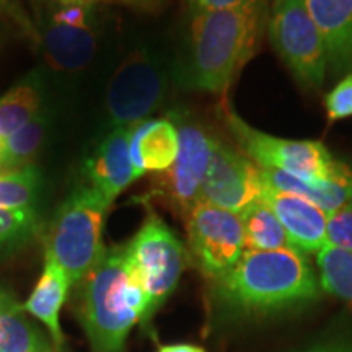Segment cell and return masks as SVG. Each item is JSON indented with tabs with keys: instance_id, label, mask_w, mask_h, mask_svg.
Returning <instances> with one entry per match:
<instances>
[{
	"instance_id": "2e32d148",
	"label": "cell",
	"mask_w": 352,
	"mask_h": 352,
	"mask_svg": "<svg viewBox=\"0 0 352 352\" xmlns=\"http://www.w3.org/2000/svg\"><path fill=\"white\" fill-rule=\"evenodd\" d=\"M334 72L352 70V0H303Z\"/></svg>"
},
{
	"instance_id": "7402d4cb",
	"label": "cell",
	"mask_w": 352,
	"mask_h": 352,
	"mask_svg": "<svg viewBox=\"0 0 352 352\" xmlns=\"http://www.w3.org/2000/svg\"><path fill=\"white\" fill-rule=\"evenodd\" d=\"M316 264L321 289L352 307V252L324 246L316 253Z\"/></svg>"
},
{
	"instance_id": "ffe728a7",
	"label": "cell",
	"mask_w": 352,
	"mask_h": 352,
	"mask_svg": "<svg viewBox=\"0 0 352 352\" xmlns=\"http://www.w3.org/2000/svg\"><path fill=\"white\" fill-rule=\"evenodd\" d=\"M245 235V250L274 252L292 248L283 223L263 197L253 201L239 214Z\"/></svg>"
},
{
	"instance_id": "836d02e7",
	"label": "cell",
	"mask_w": 352,
	"mask_h": 352,
	"mask_svg": "<svg viewBox=\"0 0 352 352\" xmlns=\"http://www.w3.org/2000/svg\"><path fill=\"white\" fill-rule=\"evenodd\" d=\"M63 6H70V3H94V0H59Z\"/></svg>"
},
{
	"instance_id": "7c38bea8",
	"label": "cell",
	"mask_w": 352,
	"mask_h": 352,
	"mask_svg": "<svg viewBox=\"0 0 352 352\" xmlns=\"http://www.w3.org/2000/svg\"><path fill=\"white\" fill-rule=\"evenodd\" d=\"M94 21V3H60L41 34L43 51L52 67L74 72L90 63L96 47Z\"/></svg>"
},
{
	"instance_id": "3957f363",
	"label": "cell",
	"mask_w": 352,
	"mask_h": 352,
	"mask_svg": "<svg viewBox=\"0 0 352 352\" xmlns=\"http://www.w3.org/2000/svg\"><path fill=\"white\" fill-rule=\"evenodd\" d=\"M80 284L78 316L91 351L124 352L127 334L147 316V298L129 267L126 245L104 248Z\"/></svg>"
},
{
	"instance_id": "f1b7e54d",
	"label": "cell",
	"mask_w": 352,
	"mask_h": 352,
	"mask_svg": "<svg viewBox=\"0 0 352 352\" xmlns=\"http://www.w3.org/2000/svg\"><path fill=\"white\" fill-rule=\"evenodd\" d=\"M300 352H352V340L351 338L336 336L331 338V340L321 341L318 344Z\"/></svg>"
},
{
	"instance_id": "4dcf8cb0",
	"label": "cell",
	"mask_w": 352,
	"mask_h": 352,
	"mask_svg": "<svg viewBox=\"0 0 352 352\" xmlns=\"http://www.w3.org/2000/svg\"><path fill=\"white\" fill-rule=\"evenodd\" d=\"M28 352H54V349H52L50 340H47L44 334H41V336L38 338L36 342H34L33 347Z\"/></svg>"
},
{
	"instance_id": "e0dca14e",
	"label": "cell",
	"mask_w": 352,
	"mask_h": 352,
	"mask_svg": "<svg viewBox=\"0 0 352 352\" xmlns=\"http://www.w3.org/2000/svg\"><path fill=\"white\" fill-rule=\"evenodd\" d=\"M261 173L266 186L303 197L327 215L336 212L338 209L352 201V168L342 162H340L331 178L320 186L308 184L284 171L261 168Z\"/></svg>"
},
{
	"instance_id": "30bf717a",
	"label": "cell",
	"mask_w": 352,
	"mask_h": 352,
	"mask_svg": "<svg viewBox=\"0 0 352 352\" xmlns=\"http://www.w3.org/2000/svg\"><path fill=\"white\" fill-rule=\"evenodd\" d=\"M179 132V151L175 164L162 171L155 192L164 196L183 217L199 202L201 184L208 171L217 139L196 122L176 120Z\"/></svg>"
},
{
	"instance_id": "1f68e13d",
	"label": "cell",
	"mask_w": 352,
	"mask_h": 352,
	"mask_svg": "<svg viewBox=\"0 0 352 352\" xmlns=\"http://www.w3.org/2000/svg\"><path fill=\"white\" fill-rule=\"evenodd\" d=\"M8 170H12V166L8 165V162H7L6 155H3L2 148H0V175L6 173V171H8Z\"/></svg>"
},
{
	"instance_id": "d6986e66",
	"label": "cell",
	"mask_w": 352,
	"mask_h": 352,
	"mask_svg": "<svg viewBox=\"0 0 352 352\" xmlns=\"http://www.w3.org/2000/svg\"><path fill=\"white\" fill-rule=\"evenodd\" d=\"M43 77L32 72L0 96V140L10 138L41 111Z\"/></svg>"
},
{
	"instance_id": "52a82bcc",
	"label": "cell",
	"mask_w": 352,
	"mask_h": 352,
	"mask_svg": "<svg viewBox=\"0 0 352 352\" xmlns=\"http://www.w3.org/2000/svg\"><path fill=\"white\" fill-rule=\"evenodd\" d=\"M270 38L300 85L314 90L323 85L328 69L327 46L303 0L272 2Z\"/></svg>"
},
{
	"instance_id": "ba28073f",
	"label": "cell",
	"mask_w": 352,
	"mask_h": 352,
	"mask_svg": "<svg viewBox=\"0 0 352 352\" xmlns=\"http://www.w3.org/2000/svg\"><path fill=\"white\" fill-rule=\"evenodd\" d=\"M166 77L152 52L138 50L127 56L108 85L107 113L114 127H132L147 120L164 103Z\"/></svg>"
},
{
	"instance_id": "4fadbf2b",
	"label": "cell",
	"mask_w": 352,
	"mask_h": 352,
	"mask_svg": "<svg viewBox=\"0 0 352 352\" xmlns=\"http://www.w3.org/2000/svg\"><path fill=\"white\" fill-rule=\"evenodd\" d=\"M261 197L283 223L294 250L308 254L318 253L327 246L328 215L315 204L270 186L264 188Z\"/></svg>"
},
{
	"instance_id": "83f0119b",
	"label": "cell",
	"mask_w": 352,
	"mask_h": 352,
	"mask_svg": "<svg viewBox=\"0 0 352 352\" xmlns=\"http://www.w3.org/2000/svg\"><path fill=\"white\" fill-rule=\"evenodd\" d=\"M191 12L232 10V8H250L266 6V0H186Z\"/></svg>"
},
{
	"instance_id": "484cf974",
	"label": "cell",
	"mask_w": 352,
	"mask_h": 352,
	"mask_svg": "<svg viewBox=\"0 0 352 352\" xmlns=\"http://www.w3.org/2000/svg\"><path fill=\"white\" fill-rule=\"evenodd\" d=\"M327 246L352 252V201L328 215Z\"/></svg>"
},
{
	"instance_id": "44dd1931",
	"label": "cell",
	"mask_w": 352,
	"mask_h": 352,
	"mask_svg": "<svg viewBox=\"0 0 352 352\" xmlns=\"http://www.w3.org/2000/svg\"><path fill=\"white\" fill-rule=\"evenodd\" d=\"M41 334L26 318L23 305L0 285V352H28Z\"/></svg>"
},
{
	"instance_id": "e575fe53",
	"label": "cell",
	"mask_w": 352,
	"mask_h": 352,
	"mask_svg": "<svg viewBox=\"0 0 352 352\" xmlns=\"http://www.w3.org/2000/svg\"><path fill=\"white\" fill-rule=\"evenodd\" d=\"M2 144H3V142H2V140H0V148H2Z\"/></svg>"
},
{
	"instance_id": "d590c367",
	"label": "cell",
	"mask_w": 352,
	"mask_h": 352,
	"mask_svg": "<svg viewBox=\"0 0 352 352\" xmlns=\"http://www.w3.org/2000/svg\"><path fill=\"white\" fill-rule=\"evenodd\" d=\"M95 2H96V0H94V3H95Z\"/></svg>"
},
{
	"instance_id": "d6a6232c",
	"label": "cell",
	"mask_w": 352,
	"mask_h": 352,
	"mask_svg": "<svg viewBox=\"0 0 352 352\" xmlns=\"http://www.w3.org/2000/svg\"><path fill=\"white\" fill-rule=\"evenodd\" d=\"M0 10H7L10 13H15V8H13L12 0H0Z\"/></svg>"
},
{
	"instance_id": "7a4b0ae2",
	"label": "cell",
	"mask_w": 352,
	"mask_h": 352,
	"mask_svg": "<svg viewBox=\"0 0 352 352\" xmlns=\"http://www.w3.org/2000/svg\"><path fill=\"white\" fill-rule=\"evenodd\" d=\"M266 6L191 12L186 56L178 77L191 90L226 94L258 50Z\"/></svg>"
},
{
	"instance_id": "ac0fdd59",
	"label": "cell",
	"mask_w": 352,
	"mask_h": 352,
	"mask_svg": "<svg viewBox=\"0 0 352 352\" xmlns=\"http://www.w3.org/2000/svg\"><path fill=\"white\" fill-rule=\"evenodd\" d=\"M70 280L63 267L46 254L43 274L28 300L25 302V311L36 316L46 324L57 349L64 347V333L59 324V314L67 298Z\"/></svg>"
},
{
	"instance_id": "d4e9b609",
	"label": "cell",
	"mask_w": 352,
	"mask_h": 352,
	"mask_svg": "<svg viewBox=\"0 0 352 352\" xmlns=\"http://www.w3.org/2000/svg\"><path fill=\"white\" fill-rule=\"evenodd\" d=\"M38 215L34 208L0 209V254L20 248L34 235Z\"/></svg>"
},
{
	"instance_id": "8992f818",
	"label": "cell",
	"mask_w": 352,
	"mask_h": 352,
	"mask_svg": "<svg viewBox=\"0 0 352 352\" xmlns=\"http://www.w3.org/2000/svg\"><path fill=\"white\" fill-rule=\"evenodd\" d=\"M126 253L132 274L147 298V323L178 285L188 252L164 219L151 210L138 235L126 245Z\"/></svg>"
},
{
	"instance_id": "f546056e",
	"label": "cell",
	"mask_w": 352,
	"mask_h": 352,
	"mask_svg": "<svg viewBox=\"0 0 352 352\" xmlns=\"http://www.w3.org/2000/svg\"><path fill=\"white\" fill-rule=\"evenodd\" d=\"M158 352H206L202 347L199 346H192V344H168V346H162Z\"/></svg>"
},
{
	"instance_id": "5b68a950",
	"label": "cell",
	"mask_w": 352,
	"mask_h": 352,
	"mask_svg": "<svg viewBox=\"0 0 352 352\" xmlns=\"http://www.w3.org/2000/svg\"><path fill=\"white\" fill-rule=\"evenodd\" d=\"M220 113L233 139L239 142L241 153L259 168L284 171L320 186L331 178L340 165V160L316 140H290L254 129L233 111L228 101H223Z\"/></svg>"
},
{
	"instance_id": "6da1fadb",
	"label": "cell",
	"mask_w": 352,
	"mask_h": 352,
	"mask_svg": "<svg viewBox=\"0 0 352 352\" xmlns=\"http://www.w3.org/2000/svg\"><path fill=\"white\" fill-rule=\"evenodd\" d=\"M219 315L230 321L259 320L298 310L320 298L318 276L294 248L245 250L235 266L214 280Z\"/></svg>"
},
{
	"instance_id": "8d00e7d4",
	"label": "cell",
	"mask_w": 352,
	"mask_h": 352,
	"mask_svg": "<svg viewBox=\"0 0 352 352\" xmlns=\"http://www.w3.org/2000/svg\"><path fill=\"white\" fill-rule=\"evenodd\" d=\"M0 338H2V336H0Z\"/></svg>"
},
{
	"instance_id": "8fae6325",
	"label": "cell",
	"mask_w": 352,
	"mask_h": 352,
	"mask_svg": "<svg viewBox=\"0 0 352 352\" xmlns=\"http://www.w3.org/2000/svg\"><path fill=\"white\" fill-rule=\"evenodd\" d=\"M264 188L261 168L245 153L233 151L217 139L201 184L199 202L240 214L263 196Z\"/></svg>"
},
{
	"instance_id": "603a6c76",
	"label": "cell",
	"mask_w": 352,
	"mask_h": 352,
	"mask_svg": "<svg viewBox=\"0 0 352 352\" xmlns=\"http://www.w3.org/2000/svg\"><path fill=\"white\" fill-rule=\"evenodd\" d=\"M51 126V116L47 111H39L32 121L13 132L2 144V152L6 155L12 170L23 168L32 165L33 158L46 139Z\"/></svg>"
},
{
	"instance_id": "4316f807",
	"label": "cell",
	"mask_w": 352,
	"mask_h": 352,
	"mask_svg": "<svg viewBox=\"0 0 352 352\" xmlns=\"http://www.w3.org/2000/svg\"><path fill=\"white\" fill-rule=\"evenodd\" d=\"M324 109H327L329 122L341 121L352 116V72L347 74L324 96Z\"/></svg>"
},
{
	"instance_id": "277c9868",
	"label": "cell",
	"mask_w": 352,
	"mask_h": 352,
	"mask_svg": "<svg viewBox=\"0 0 352 352\" xmlns=\"http://www.w3.org/2000/svg\"><path fill=\"white\" fill-rule=\"evenodd\" d=\"M111 204L91 184L80 186L70 192L52 217L46 254L63 267L72 285L82 283L104 252L101 233Z\"/></svg>"
},
{
	"instance_id": "9c48e42d",
	"label": "cell",
	"mask_w": 352,
	"mask_h": 352,
	"mask_svg": "<svg viewBox=\"0 0 352 352\" xmlns=\"http://www.w3.org/2000/svg\"><path fill=\"white\" fill-rule=\"evenodd\" d=\"M184 220L189 252L196 266L212 280L226 276L245 252L240 215L197 202Z\"/></svg>"
},
{
	"instance_id": "5bb4252c",
	"label": "cell",
	"mask_w": 352,
	"mask_h": 352,
	"mask_svg": "<svg viewBox=\"0 0 352 352\" xmlns=\"http://www.w3.org/2000/svg\"><path fill=\"white\" fill-rule=\"evenodd\" d=\"M131 127H114L87 162L90 184L114 201L138 179L129 152Z\"/></svg>"
},
{
	"instance_id": "cb8c5ba5",
	"label": "cell",
	"mask_w": 352,
	"mask_h": 352,
	"mask_svg": "<svg viewBox=\"0 0 352 352\" xmlns=\"http://www.w3.org/2000/svg\"><path fill=\"white\" fill-rule=\"evenodd\" d=\"M41 176L36 166L8 170L0 175V209L34 208Z\"/></svg>"
},
{
	"instance_id": "9a60e30c",
	"label": "cell",
	"mask_w": 352,
	"mask_h": 352,
	"mask_svg": "<svg viewBox=\"0 0 352 352\" xmlns=\"http://www.w3.org/2000/svg\"><path fill=\"white\" fill-rule=\"evenodd\" d=\"M179 151V132L173 120H145L131 127L129 152L135 176L168 170Z\"/></svg>"
}]
</instances>
